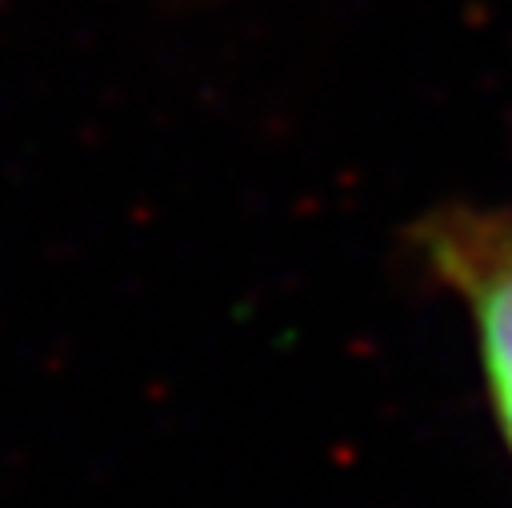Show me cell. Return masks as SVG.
Wrapping results in <instances>:
<instances>
[{
    "label": "cell",
    "mask_w": 512,
    "mask_h": 508,
    "mask_svg": "<svg viewBox=\"0 0 512 508\" xmlns=\"http://www.w3.org/2000/svg\"><path fill=\"white\" fill-rule=\"evenodd\" d=\"M408 244L468 316L488 412L512 460V208L436 204L412 224Z\"/></svg>",
    "instance_id": "6da1fadb"
}]
</instances>
